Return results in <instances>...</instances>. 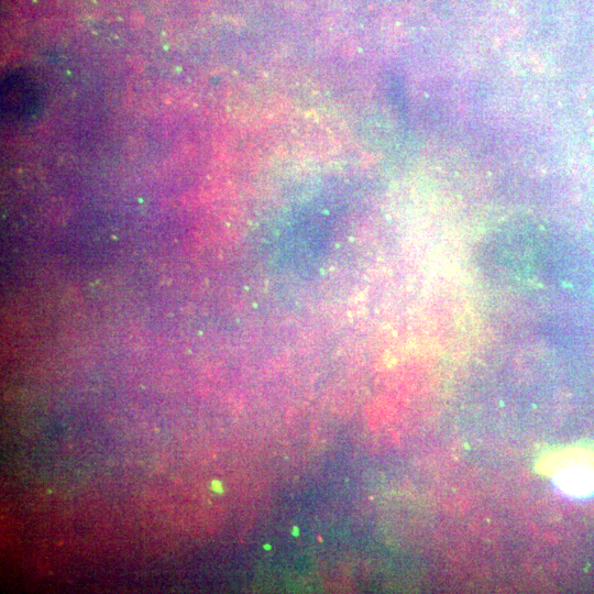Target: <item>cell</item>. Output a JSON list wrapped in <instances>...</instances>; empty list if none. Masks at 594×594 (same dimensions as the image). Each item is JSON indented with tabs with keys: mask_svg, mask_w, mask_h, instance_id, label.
<instances>
[{
	"mask_svg": "<svg viewBox=\"0 0 594 594\" xmlns=\"http://www.w3.org/2000/svg\"><path fill=\"white\" fill-rule=\"evenodd\" d=\"M41 93L38 83L24 72H13L2 84L3 116L11 123H24L40 110Z\"/></svg>",
	"mask_w": 594,
	"mask_h": 594,
	"instance_id": "6da1fadb",
	"label": "cell"
}]
</instances>
